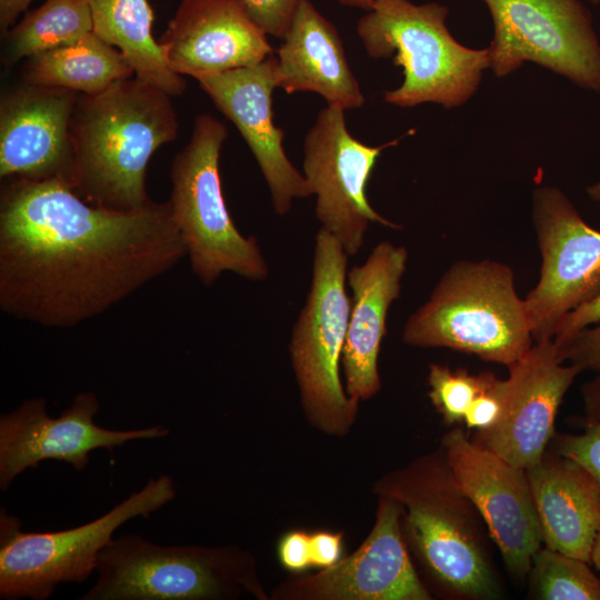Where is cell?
Here are the masks:
<instances>
[{
	"instance_id": "1",
	"label": "cell",
	"mask_w": 600,
	"mask_h": 600,
	"mask_svg": "<svg viewBox=\"0 0 600 600\" xmlns=\"http://www.w3.org/2000/svg\"><path fill=\"white\" fill-rule=\"evenodd\" d=\"M187 257L168 201L129 211L92 206L59 180L4 179L0 309L71 328L96 318Z\"/></svg>"
},
{
	"instance_id": "2",
	"label": "cell",
	"mask_w": 600,
	"mask_h": 600,
	"mask_svg": "<svg viewBox=\"0 0 600 600\" xmlns=\"http://www.w3.org/2000/svg\"><path fill=\"white\" fill-rule=\"evenodd\" d=\"M162 89L133 76L93 93H79L70 122L76 177L72 190L88 203L118 211L151 199L148 163L177 138L179 123Z\"/></svg>"
},
{
	"instance_id": "3",
	"label": "cell",
	"mask_w": 600,
	"mask_h": 600,
	"mask_svg": "<svg viewBox=\"0 0 600 600\" xmlns=\"http://www.w3.org/2000/svg\"><path fill=\"white\" fill-rule=\"evenodd\" d=\"M379 492L406 510L407 539L443 591L469 599L499 596L480 514L460 489L443 453L423 458L382 480Z\"/></svg>"
},
{
	"instance_id": "4",
	"label": "cell",
	"mask_w": 600,
	"mask_h": 600,
	"mask_svg": "<svg viewBox=\"0 0 600 600\" xmlns=\"http://www.w3.org/2000/svg\"><path fill=\"white\" fill-rule=\"evenodd\" d=\"M367 11L357 33L369 57L393 58L402 67L400 87L386 91L384 100L401 108L432 102L449 109L468 101L482 73L490 68L488 49L459 43L447 28L449 9L438 2L358 0Z\"/></svg>"
},
{
	"instance_id": "5",
	"label": "cell",
	"mask_w": 600,
	"mask_h": 600,
	"mask_svg": "<svg viewBox=\"0 0 600 600\" xmlns=\"http://www.w3.org/2000/svg\"><path fill=\"white\" fill-rule=\"evenodd\" d=\"M406 344L450 348L509 367L533 344L512 269L493 260H461L441 276L406 321Z\"/></svg>"
},
{
	"instance_id": "6",
	"label": "cell",
	"mask_w": 600,
	"mask_h": 600,
	"mask_svg": "<svg viewBox=\"0 0 600 600\" xmlns=\"http://www.w3.org/2000/svg\"><path fill=\"white\" fill-rule=\"evenodd\" d=\"M227 136L221 121L199 114L170 168V211L192 272L206 287L226 271L253 282L264 281L269 274L257 239L238 230L223 197L219 160Z\"/></svg>"
},
{
	"instance_id": "7",
	"label": "cell",
	"mask_w": 600,
	"mask_h": 600,
	"mask_svg": "<svg viewBox=\"0 0 600 600\" xmlns=\"http://www.w3.org/2000/svg\"><path fill=\"white\" fill-rule=\"evenodd\" d=\"M348 259L339 241L320 228L314 239L310 289L289 342L304 411L314 426L331 434H343L358 409L340 379L350 310Z\"/></svg>"
},
{
	"instance_id": "8",
	"label": "cell",
	"mask_w": 600,
	"mask_h": 600,
	"mask_svg": "<svg viewBox=\"0 0 600 600\" xmlns=\"http://www.w3.org/2000/svg\"><path fill=\"white\" fill-rule=\"evenodd\" d=\"M174 498L173 479L161 474L103 516L52 532L22 531L20 520L1 508L0 599L46 600L59 583L87 580L119 527L133 518H149Z\"/></svg>"
},
{
	"instance_id": "9",
	"label": "cell",
	"mask_w": 600,
	"mask_h": 600,
	"mask_svg": "<svg viewBox=\"0 0 600 600\" xmlns=\"http://www.w3.org/2000/svg\"><path fill=\"white\" fill-rule=\"evenodd\" d=\"M94 584L81 600H202L252 589L250 561L236 548L160 546L139 534L100 551Z\"/></svg>"
},
{
	"instance_id": "10",
	"label": "cell",
	"mask_w": 600,
	"mask_h": 600,
	"mask_svg": "<svg viewBox=\"0 0 600 600\" xmlns=\"http://www.w3.org/2000/svg\"><path fill=\"white\" fill-rule=\"evenodd\" d=\"M493 22L490 69L506 77L538 63L577 86L600 91V44L578 0H482Z\"/></svg>"
},
{
	"instance_id": "11",
	"label": "cell",
	"mask_w": 600,
	"mask_h": 600,
	"mask_svg": "<svg viewBox=\"0 0 600 600\" xmlns=\"http://www.w3.org/2000/svg\"><path fill=\"white\" fill-rule=\"evenodd\" d=\"M532 219L541 269L523 300L533 342H539L553 339L561 319L600 291V231L554 187L533 191Z\"/></svg>"
},
{
	"instance_id": "12",
	"label": "cell",
	"mask_w": 600,
	"mask_h": 600,
	"mask_svg": "<svg viewBox=\"0 0 600 600\" xmlns=\"http://www.w3.org/2000/svg\"><path fill=\"white\" fill-rule=\"evenodd\" d=\"M394 139L369 146L350 134L344 110L328 106L318 113L303 142V176L316 196V218L349 257L363 247L371 223L401 227L370 204L366 187L381 152L399 143Z\"/></svg>"
},
{
	"instance_id": "13",
	"label": "cell",
	"mask_w": 600,
	"mask_h": 600,
	"mask_svg": "<svg viewBox=\"0 0 600 600\" xmlns=\"http://www.w3.org/2000/svg\"><path fill=\"white\" fill-rule=\"evenodd\" d=\"M44 398L24 400L0 417V490L6 491L28 468L51 459L70 463L82 471L96 449L112 451L131 440L159 439L169 434L158 424L141 429L111 430L98 426L100 410L96 393H78L58 417L47 413Z\"/></svg>"
},
{
	"instance_id": "14",
	"label": "cell",
	"mask_w": 600,
	"mask_h": 600,
	"mask_svg": "<svg viewBox=\"0 0 600 600\" xmlns=\"http://www.w3.org/2000/svg\"><path fill=\"white\" fill-rule=\"evenodd\" d=\"M446 460L497 543L508 571L524 577L542 542L526 470L471 441L460 428L442 438Z\"/></svg>"
},
{
	"instance_id": "15",
	"label": "cell",
	"mask_w": 600,
	"mask_h": 600,
	"mask_svg": "<svg viewBox=\"0 0 600 600\" xmlns=\"http://www.w3.org/2000/svg\"><path fill=\"white\" fill-rule=\"evenodd\" d=\"M402 506L381 494L376 523L360 548L334 566L286 583L277 596L326 600H429L402 532Z\"/></svg>"
},
{
	"instance_id": "16",
	"label": "cell",
	"mask_w": 600,
	"mask_h": 600,
	"mask_svg": "<svg viewBox=\"0 0 600 600\" xmlns=\"http://www.w3.org/2000/svg\"><path fill=\"white\" fill-rule=\"evenodd\" d=\"M79 93L26 83L0 103V177L59 180L73 188L70 122Z\"/></svg>"
},
{
	"instance_id": "17",
	"label": "cell",
	"mask_w": 600,
	"mask_h": 600,
	"mask_svg": "<svg viewBox=\"0 0 600 600\" xmlns=\"http://www.w3.org/2000/svg\"><path fill=\"white\" fill-rule=\"evenodd\" d=\"M200 88L237 127L267 182L273 211L287 214L311 187L287 157L284 132L273 122L272 92L278 88L277 57L259 64L199 80Z\"/></svg>"
},
{
	"instance_id": "18",
	"label": "cell",
	"mask_w": 600,
	"mask_h": 600,
	"mask_svg": "<svg viewBox=\"0 0 600 600\" xmlns=\"http://www.w3.org/2000/svg\"><path fill=\"white\" fill-rule=\"evenodd\" d=\"M508 369L506 414L497 427L477 432L472 441L526 470L541 459L554 437L558 409L582 369L564 364L553 339L533 342Z\"/></svg>"
},
{
	"instance_id": "19",
	"label": "cell",
	"mask_w": 600,
	"mask_h": 600,
	"mask_svg": "<svg viewBox=\"0 0 600 600\" xmlns=\"http://www.w3.org/2000/svg\"><path fill=\"white\" fill-rule=\"evenodd\" d=\"M170 69L199 80L273 54L241 0H181L158 40Z\"/></svg>"
},
{
	"instance_id": "20",
	"label": "cell",
	"mask_w": 600,
	"mask_h": 600,
	"mask_svg": "<svg viewBox=\"0 0 600 600\" xmlns=\"http://www.w3.org/2000/svg\"><path fill=\"white\" fill-rule=\"evenodd\" d=\"M407 262V249L384 240L347 273L351 297L341 364L346 392L356 404L381 388L378 357L387 333L388 311L400 297Z\"/></svg>"
},
{
	"instance_id": "21",
	"label": "cell",
	"mask_w": 600,
	"mask_h": 600,
	"mask_svg": "<svg viewBox=\"0 0 600 600\" xmlns=\"http://www.w3.org/2000/svg\"><path fill=\"white\" fill-rule=\"evenodd\" d=\"M526 473L544 546L590 563L600 529L597 479L580 463L556 452H544Z\"/></svg>"
},
{
	"instance_id": "22",
	"label": "cell",
	"mask_w": 600,
	"mask_h": 600,
	"mask_svg": "<svg viewBox=\"0 0 600 600\" xmlns=\"http://www.w3.org/2000/svg\"><path fill=\"white\" fill-rule=\"evenodd\" d=\"M277 53L278 88L310 91L328 106L346 110L363 106L364 97L350 70L337 28L304 0Z\"/></svg>"
},
{
	"instance_id": "23",
	"label": "cell",
	"mask_w": 600,
	"mask_h": 600,
	"mask_svg": "<svg viewBox=\"0 0 600 600\" xmlns=\"http://www.w3.org/2000/svg\"><path fill=\"white\" fill-rule=\"evenodd\" d=\"M93 32L117 48L134 76L172 97L186 90V80L172 71L151 33L153 11L149 0H86Z\"/></svg>"
},
{
	"instance_id": "24",
	"label": "cell",
	"mask_w": 600,
	"mask_h": 600,
	"mask_svg": "<svg viewBox=\"0 0 600 600\" xmlns=\"http://www.w3.org/2000/svg\"><path fill=\"white\" fill-rule=\"evenodd\" d=\"M26 83L93 94L134 76L122 53L93 31L82 39L26 59Z\"/></svg>"
},
{
	"instance_id": "25",
	"label": "cell",
	"mask_w": 600,
	"mask_h": 600,
	"mask_svg": "<svg viewBox=\"0 0 600 600\" xmlns=\"http://www.w3.org/2000/svg\"><path fill=\"white\" fill-rule=\"evenodd\" d=\"M93 31L86 0H44L4 33L7 67L38 53L73 43Z\"/></svg>"
},
{
	"instance_id": "26",
	"label": "cell",
	"mask_w": 600,
	"mask_h": 600,
	"mask_svg": "<svg viewBox=\"0 0 600 600\" xmlns=\"http://www.w3.org/2000/svg\"><path fill=\"white\" fill-rule=\"evenodd\" d=\"M588 564L547 547L540 548L529 571L534 594L543 600H600V579Z\"/></svg>"
},
{
	"instance_id": "27",
	"label": "cell",
	"mask_w": 600,
	"mask_h": 600,
	"mask_svg": "<svg viewBox=\"0 0 600 600\" xmlns=\"http://www.w3.org/2000/svg\"><path fill=\"white\" fill-rule=\"evenodd\" d=\"M429 398L449 423L463 421L464 414L478 394L482 373L471 374L464 369L451 370L437 363L429 367Z\"/></svg>"
},
{
	"instance_id": "28",
	"label": "cell",
	"mask_w": 600,
	"mask_h": 600,
	"mask_svg": "<svg viewBox=\"0 0 600 600\" xmlns=\"http://www.w3.org/2000/svg\"><path fill=\"white\" fill-rule=\"evenodd\" d=\"M481 373V388L463 418L467 428L477 432L488 431L501 422L510 396L508 379H500L491 372Z\"/></svg>"
},
{
	"instance_id": "29",
	"label": "cell",
	"mask_w": 600,
	"mask_h": 600,
	"mask_svg": "<svg viewBox=\"0 0 600 600\" xmlns=\"http://www.w3.org/2000/svg\"><path fill=\"white\" fill-rule=\"evenodd\" d=\"M554 452L580 463L600 484V421L587 422L582 433L558 436Z\"/></svg>"
},
{
	"instance_id": "30",
	"label": "cell",
	"mask_w": 600,
	"mask_h": 600,
	"mask_svg": "<svg viewBox=\"0 0 600 600\" xmlns=\"http://www.w3.org/2000/svg\"><path fill=\"white\" fill-rule=\"evenodd\" d=\"M254 22L268 34L282 39L304 0H241Z\"/></svg>"
},
{
	"instance_id": "31",
	"label": "cell",
	"mask_w": 600,
	"mask_h": 600,
	"mask_svg": "<svg viewBox=\"0 0 600 600\" xmlns=\"http://www.w3.org/2000/svg\"><path fill=\"white\" fill-rule=\"evenodd\" d=\"M554 344L563 362L576 364L582 371H594L600 379V322Z\"/></svg>"
},
{
	"instance_id": "32",
	"label": "cell",
	"mask_w": 600,
	"mask_h": 600,
	"mask_svg": "<svg viewBox=\"0 0 600 600\" xmlns=\"http://www.w3.org/2000/svg\"><path fill=\"white\" fill-rule=\"evenodd\" d=\"M600 322V291L567 313L557 326L553 342L560 343L580 330Z\"/></svg>"
},
{
	"instance_id": "33",
	"label": "cell",
	"mask_w": 600,
	"mask_h": 600,
	"mask_svg": "<svg viewBox=\"0 0 600 600\" xmlns=\"http://www.w3.org/2000/svg\"><path fill=\"white\" fill-rule=\"evenodd\" d=\"M278 554L281 564L291 571H303L312 567L310 536L303 531L287 533L279 543Z\"/></svg>"
},
{
	"instance_id": "34",
	"label": "cell",
	"mask_w": 600,
	"mask_h": 600,
	"mask_svg": "<svg viewBox=\"0 0 600 600\" xmlns=\"http://www.w3.org/2000/svg\"><path fill=\"white\" fill-rule=\"evenodd\" d=\"M312 567L327 569L341 560L342 534L318 531L310 536Z\"/></svg>"
},
{
	"instance_id": "35",
	"label": "cell",
	"mask_w": 600,
	"mask_h": 600,
	"mask_svg": "<svg viewBox=\"0 0 600 600\" xmlns=\"http://www.w3.org/2000/svg\"><path fill=\"white\" fill-rule=\"evenodd\" d=\"M581 391L587 422L600 421V379L584 383Z\"/></svg>"
},
{
	"instance_id": "36",
	"label": "cell",
	"mask_w": 600,
	"mask_h": 600,
	"mask_svg": "<svg viewBox=\"0 0 600 600\" xmlns=\"http://www.w3.org/2000/svg\"><path fill=\"white\" fill-rule=\"evenodd\" d=\"M32 0H0V29L6 33Z\"/></svg>"
},
{
	"instance_id": "37",
	"label": "cell",
	"mask_w": 600,
	"mask_h": 600,
	"mask_svg": "<svg viewBox=\"0 0 600 600\" xmlns=\"http://www.w3.org/2000/svg\"><path fill=\"white\" fill-rule=\"evenodd\" d=\"M591 562L597 567V569L600 571V529L598 531V534L594 539V543L591 551Z\"/></svg>"
},
{
	"instance_id": "38",
	"label": "cell",
	"mask_w": 600,
	"mask_h": 600,
	"mask_svg": "<svg viewBox=\"0 0 600 600\" xmlns=\"http://www.w3.org/2000/svg\"><path fill=\"white\" fill-rule=\"evenodd\" d=\"M587 193L593 201H600V181L589 186Z\"/></svg>"
},
{
	"instance_id": "39",
	"label": "cell",
	"mask_w": 600,
	"mask_h": 600,
	"mask_svg": "<svg viewBox=\"0 0 600 600\" xmlns=\"http://www.w3.org/2000/svg\"><path fill=\"white\" fill-rule=\"evenodd\" d=\"M589 2L593 3V4H598L600 3V0H588Z\"/></svg>"
}]
</instances>
